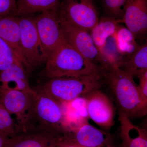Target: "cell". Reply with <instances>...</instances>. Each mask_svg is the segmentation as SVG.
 Returning <instances> with one entry per match:
<instances>
[{"instance_id":"6da1fadb","label":"cell","mask_w":147,"mask_h":147,"mask_svg":"<svg viewBox=\"0 0 147 147\" xmlns=\"http://www.w3.org/2000/svg\"><path fill=\"white\" fill-rule=\"evenodd\" d=\"M40 73L44 79L73 76H101V69L65 40L47 59Z\"/></svg>"},{"instance_id":"7a4b0ae2","label":"cell","mask_w":147,"mask_h":147,"mask_svg":"<svg viewBox=\"0 0 147 147\" xmlns=\"http://www.w3.org/2000/svg\"><path fill=\"white\" fill-rule=\"evenodd\" d=\"M34 90L32 107L27 131H45L59 137H63L69 129L63 104L39 88Z\"/></svg>"},{"instance_id":"3957f363","label":"cell","mask_w":147,"mask_h":147,"mask_svg":"<svg viewBox=\"0 0 147 147\" xmlns=\"http://www.w3.org/2000/svg\"><path fill=\"white\" fill-rule=\"evenodd\" d=\"M117 101L119 110L129 118H141L147 114L133 77L119 67H110L101 70Z\"/></svg>"},{"instance_id":"277c9868","label":"cell","mask_w":147,"mask_h":147,"mask_svg":"<svg viewBox=\"0 0 147 147\" xmlns=\"http://www.w3.org/2000/svg\"><path fill=\"white\" fill-rule=\"evenodd\" d=\"M102 76H73L47 79L39 88L61 104L71 102L94 90L100 89Z\"/></svg>"},{"instance_id":"5b68a950","label":"cell","mask_w":147,"mask_h":147,"mask_svg":"<svg viewBox=\"0 0 147 147\" xmlns=\"http://www.w3.org/2000/svg\"><path fill=\"white\" fill-rule=\"evenodd\" d=\"M34 90L31 92L0 89V100L14 122L16 134L27 131Z\"/></svg>"},{"instance_id":"8992f818","label":"cell","mask_w":147,"mask_h":147,"mask_svg":"<svg viewBox=\"0 0 147 147\" xmlns=\"http://www.w3.org/2000/svg\"><path fill=\"white\" fill-rule=\"evenodd\" d=\"M18 16L22 51L27 69L46 63V58L40 40L34 14Z\"/></svg>"},{"instance_id":"52a82bcc","label":"cell","mask_w":147,"mask_h":147,"mask_svg":"<svg viewBox=\"0 0 147 147\" xmlns=\"http://www.w3.org/2000/svg\"><path fill=\"white\" fill-rule=\"evenodd\" d=\"M58 13L61 20L89 32L99 20L94 0H63Z\"/></svg>"},{"instance_id":"ba28073f","label":"cell","mask_w":147,"mask_h":147,"mask_svg":"<svg viewBox=\"0 0 147 147\" xmlns=\"http://www.w3.org/2000/svg\"><path fill=\"white\" fill-rule=\"evenodd\" d=\"M35 20L40 40L47 60L65 40L58 11H43L35 16Z\"/></svg>"},{"instance_id":"9c48e42d","label":"cell","mask_w":147,"mask_h":147,"mask_svg":"<svg viewBox=\"0 0 147 147\" xmlns=\"http://www.w3.org/2000/svg\"><path fill=\"white\" fill-rule=\"evenodd\" d=\"M59 21L66 41L84 57L100 68L99 50L89 31L72 26L60 18Z\"/></svg>"},{"instance_id":"30bf717a","label":"cell","mask_w":147,"mask_h":147,"mask_svg":"<svg viewBox=\"0 0 147 147\" xmlns=\"http://www.w3.org/2000/svg\"><path fill=\"white\" fill-rule=\"evenodd\" d=\"M84 96L90 118L101 128L109 130L114 124L115 110L109 98L100 89Z\"/></svg>"},{"instance_id":"8fae6325","label":"cell","mask_w":147,"mask_h":147,"mask_svg":"<svg viewBox=\"0 0 147 147\" xmlns=\"http://www.w3.org/2000/svg\"><path fill=\"white\" fill-rule=\"evenodd\" d=\"M64 137L82 147H112L110 134L92 126L86 121Z\"/></svg>"},{"instance_id":"7c38bea8","label":"cell","mask_w":147,"mask_h":147,"mask_svg":"<svg viewBox=\"0 0 147 147\" xmlns=\"http://www.w3.org/2000/svg\"><path fill=\"white\" fill-rule=\"evenodd\" d=\"M122 22L136 38L144 36L147 31V0H127Z\"/></svg>"},{"instance_id":"4fadbf2b","label":"cell","mask_w":147,"mask_h":147,"mask_svg":"<svg viewBox=\"0 0 147 147\" xmlns=\"http://www.w3.org/2000/svg\"><path fill=\"white\" fill-rule=\"evenodd\" d=\"M0 37L10 46L18 59L26 68L21 47L18 16H0Z\"/></svg>"},{"instance_id":"5bb4252c","label":"cell","mask_w":147,"mask_h":147,"mask_svg":"<svg viewBox=\"0 0 147 147\" xmlns=\"http://www.w3.org/2000/svg\"><path fill=\"white\" fill-rule=\"evenodd\" d=\"M60 138L47 131H26L9 138L6 147H56Z\"/></svg>"},{"instance_id":"9a60e30c","label":"cell","mask_w":147,"mask_h":147,"mask_svg":"<svg viewBox=\"0 0 147 147\" xmlns=\"http://www.w3.org/2000/svg\"><path fill=\"white\" fill-rule=\"evenodd\" d=\"M0 89L31 92L28 73L20 62L15 63L0 72Z\"/></svg>"},{"instance_id":"2e32d148","label":"cell","mask_w":147,"mask_h":147,"mask_svg":"<svg viewBox=\"0 0 147 147\" xmlns=\"http://www.w3.org/2000/svg\"><path fill=\"white\" fill-rule=\"evenodd\" d=\"M122 147H147V130L134 125L130 118L119 110Z\"/></svg>"},{"instance_id":"e0dca14e","label":"cell","mask_w":147,"mask_h":147,"mask_svg":"<svg viewBox=\"0 0 147 147\" xmlns=\"http://www.w3.org/2000/svg\"><path fill=\"white\" fill-rule=\"evenodd\" d=\"M121 22L110 16L104 17L91 30V35L98 50L104 46L109 38L114 36L119 26V23Z\"/></svg>"},{"instance_id":"ac0fdd59","label":"cell","mask_w":147,"mask_h":147,"mask_svg":"<svg viewBox=\"0 0 147 147\" xmlns=\"http://www.w3.org/2000/svg\"><path fill=\"white\" fill-rule=\"evenodd\" d=\"M121 68L133 77H139L146 72L147 42L139 45L137 50L125 60Z\"/></svg>"},{"instance_id":"d6986e66","label":"cell","mask_w":147,"mask_h":147,"mask_svg":"<svg viewBox=\"0 0 147 147\" xmlns=\"http://www.w3.org/2000/svg\"><path fill=\"white\" fill-rule=\"evenodd\" d=\"M101 69L110 67L121 68L125 59L119 53L114 37L109 38L103 47L99 50Z\"/></svg>"},{"instance_id":"ffe728a7","label":"cell","mask_w":147,"mask_h":147,"mask_svg":"<svg viewBox=\"0 0 147 147\" xmlns=\"http://www.w3.org/2000/svg\"><path fill=\"white\" fill-rule=\"evenodd\" d=\"M60 5L59 0H18L17 16L58 11Z\"/></svg>"},{"instance_id":"44dd1931","label":"cell","mask_w":147,"mask_h":147,"mask_svg":"<svg viewBox=\"0 0 147 147\" xmlns=\"http://www.w3.org/2000/svg\"><path fill=\"white\" fill-rule=\"evenodd\" d=\"M113 37L118 50L124 58L125 61L140 45L136 41L134 34L126 27L119 26Z\"/></svg>"},{"instance_id":"7402d4cb","label":"cell","mask_w":147,"mask_h":147,"mask_svg":"<svg viewBox=\"0 0 147 147\" xmlns=\"http://www.w3.org/2000/svg\"><path fill=\"white\" fill-rule=\"evenodd\" d=\"M18 62H21L13 50L6 42L0 37V72Z\"/></svg>"},{"instance_id":"603a6c76","label":"cell","mask_w":147,"mask_h":147,"mask_svg":"<svg viewBox=\"0 0 147 147\" xmlns=\"http://www.w3.org/2000/svg\"><path fill=\"white\" fill-rule=\"evenodd\" d=\"M0 130L9 138L16 135L13 119L0 100Z\"/></svg>"},{"instance_id":"cb8c5ba5","label":"cell","mask_w":147,"mask_h":147,"mask_svg":"<svg viewBox=\"0 0 147 147\" xmlns=\"http://www.w3.org/2000/svg\"><path fill=\"white\" fill-rule=\"evenodd\" d=\"M127 0H103V5L110 17L122 21Z\"/></svg>"},{"instance_id":"d4e9b609","label":"cell","mask_w":147,"mask_h":147,"mask_svg":"<svg viewBox=\"0 0 147 147\" xmlns=\"http://www.w3.org/2000/svg\"><path fill=\"white\" fill-rule=\"evenodd\" d=\"M0 16H17L16 0H0Z\"/></svg>"},{"instance_id":"484cf974","label":"cell","mask_w":147,"mask_h":147,"mask_svg":"<svg viewBox=\"0 0 147 147\" xmlns=\"http://www.w3.org/2000/svg\"><path fill=\"white\" fill-rule=\"evenodd\" d=\"M138 87L140 96L144 105L147 107V71L139 76Z\"/></svg>"},{"instance_id":"4316f807","label":"cell","mask_w":147,"mask_h":147,"mask_svg":"<svg viewBox=\"0 0 147 147\" xmlns=\"http://www.w3.org/2000/svg\"><path fill=\"white\" fill-rule=\"evenodd\" d=\"M56 147H82L77 144L70 139L65 137L59 138Z\"/></svg>"},{"instance_id":"83f0119b","label":"cell","mask_w":147,"mask_h":147,"mask_svg":"<svg viewBox=\"0 0 147 147\" xmlns=\"http://www.w3.org/2000/svg\"><path fill=\"white\" fill-rule=\"evenodd\" d=\"M9 137L3 131L0 130V147H6Z\"/></svg>"}]
</instances>
